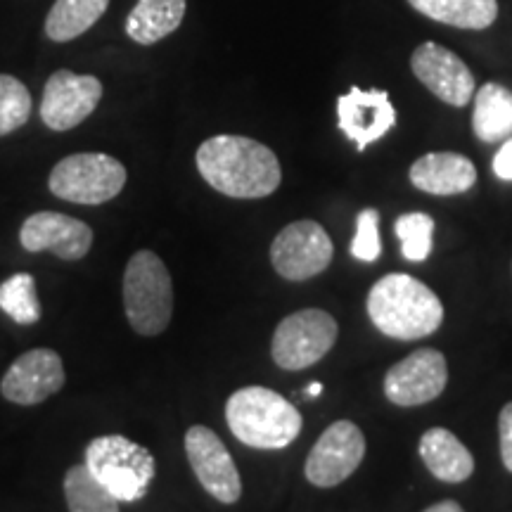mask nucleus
Listing matches in <instances>:
<instances>
[{"mask_svg": "<svg viewBox=\"0 0 512 512\" xmlns=\"http://www.w3.org/2000/svg\"><path fill=\"white\" fill-rule=\"evenodd\" d=\"M197 171L211 188L235 200H259L273 195L283 181L278 157L271 147L247 136H214L195 155Z\"/></svg>", "mask_w": 512, "mask_h": 512, "instance_id": "obj_1", "label": "nucleus"}, {"mask_svg": "<svg viewBox=\"0 0 512 512\" xmlns=\"http://www.w3.org/2000/svg\"><path fill=\"white\" fill-rule=\"evenodd\" d=\"M368 316L382 335L413 342L439 330L444 306L425 283L406 273H392L370 290Z\"/></svg>", "mask_w": 512, "mask_h": 512, "instance_id": "obj_2", "label": "nucleus"}, {"mask_svg": "<svg viewBox=\"0 0 512 512\" xmlns=\"http://www.w3.org/2000/svg\"><path fill=\"white\" fill-rule=\"evenodd\" d=\"M226 420L235 439L266 451L290 446L302 432L297 408L266 387L238 389L226 403Z\"/></svg>", "mask_w": 512, "mask_h": 512, "instance_id": "obj_3", "label": "nucleus"}, {"mask_svg": "<svg viewBox=\"0 0 512 512\" xmlns=\"http://www.w3.org/2000/svg\"><path fill=\"white\" fill-rule=\"evenodd\" d=\"M124 309L138 335L155 337L169 328L174 313V285L169 268L150 249H140L126 264Z\"/></svg>", "mask_w": 512, "mask_h": 512, "instance_id": "obj_4", "label": "nucleus"}, {"mask_svg": "<svg viewBox=\"0 0 512 512\" xmlns=\"http://www.w3.org/2000/svg\"><path fill=\"white\" fill-rule=\"evenodd\" d=\"M86 467L119 503H136L145 498L155 479L152 453L121 434L95 437L86 446Z\"/></svg>", "mask_w": 512, "mask_h": 512, "instance_id": "obj_5", "label": "nucleus"}, {"mask_svg": "<svg viewBox=\"0 0 512 512\" xmlns=\"http://www.w3.org/2000/svg\"><path fill=\"white\" fill-rule=\"evenodd\" d=\"M126 185V166L102 152H79L64 157L50 171L48 188L64 202L105 204L114 200Z\"/></svg>", "mask_w": 512, "mask_h": 512, "instance_id": "obj_6", "label": "nucleus"}, {"mask_svg": "<svg viewBox=\"0 0 512 512\" xmlns=\"http://www.w3.org/2000/svg\"><path fill=\"white\" fill-rule=\"evenodd\" d=\"M337 335V320L328 311L302 309L292 313L275 328L271 342L275 366L283 370L311 368L335 347Z\"/></svg>", "mask_w": 512, "mask_h": 512, "instance_id": "obj_7", "label": "nucleus"}, {"mask_svg": "<svg viewBox=\"0 0 512 512\" xmlns=\"http://www.w3.org/2000/svg\"><path fill=\"white\" fill-rule=\"evenodd\" d=\"M332 240L316 221H294L275 235L271 264L278 275L292 283L316 278L332 261Z\"/></svg>", "mask_w": 512, "mask_h": 512, "instance_id": "obj_8", "label": "nucleus"}, {"mask_svg": "<svg viewBox=\"0 0 512 512\" xmlns=\"http://www.w3.org/2000/svg\"><path fill=\"white\" fill-rule=\"evenodd\" d=\"M363 456H366V437L354 422H332L306 458V479L320 489H330L354 475Z\"/></svg>", "mask_w": 512, "mask_h": 512, "instance_id": "obj_9", "label": "nucleus"}, {"mask_svg": "<svg viewBox=\"0 0 512 512\" xmlns=\"http://www.w3.org/2000/svg\"><path fill=\"white\" fill-rule=\"evenodd\" d=\"M102 83L93 74H74L60 69L46 81L41 100V119L50 131L64 133L83 124L100 105Z\"/></svg>", "mask_w": 512, "mask_h": 512, "instance_id": "obj_10", "label": "nucleus"}, {"mask_svg": "<svg viewBox=\"0 0 512 512\" xmlns=\"http://www.w3.org/2000/svg\"><path fill=\"white\" fill-rule=\"evenodd\" d=\"M185 453H188L192 472L209 496L226 505L240 501V472L219 434L204 425L190 427L185 434Z\"/></svg>", "mask_w": 512, "mask_h": 512, "instance_id": "obj_11", "label": "nucleus"}, {"mask_svg": "<svg viewBox=\"0 0 512 512\" xmlns=\"http://www.w3.org/2000/svg\"><path fill=\"white\" fill-rule=\"evenodd\" d=\"M448 382L446 358L437 349H418L384 375V396L396 406H422L441 396Z\"/></svg>", "mask_w": 512, "mask_h": 512, "instance_id": "obj_12", "label": "nucleus"}, {"mask_svg": "<svg viewBox=\"0 0 512 512\" xmlns=\"http://www.w3.org/2000/svg\"><path fill=\"white\" fill-rule=\"evenodd\" d=\"M411 69L422 86L451 107H465L475 98V74L456 53L427 41L413 50Z\"/></svg>", "mask_w": 512, "mask_h": 512, "instance_id": "obj_13", "label": "nucleus"}, {"mask_svg": "<svg viewBox=\"0 0 512 512\" xmlns=\"http://www.w3.org/2000/svg\"><path fill=\"white\" fill-rule=\"evenodd\" d=\"M337 124L356 150L363 152L396 126V110L387 91L354 86L337 98Z\"/></svg>", "mask_w": 512, "mask_h": 512, "instance_id": "obj_14", "label": "nucleus"}, {"mask_svg": "<svg viewBox=\"0 0 512 512\" xmlns=\"http://www.w3.org/2000/svg\"><path fill=\"white\" fill-rule=\"evenodd\" d=\"M19 242L27 252H53L64 261H79L91 252L93 228L60 211H38L22 223Z\"/></svg>", "mask_w": 512, "mask_h": 512, "instance_id": "obj_15", "label": "nucleus"}, {"mask_svg": "<svg viewBox=\"0 0 512 512\" xmlns=\"http://www.w3.org/2000/svg\"><path fill=\"white\" fill-rule=\"evenodd\" d=\"M64 387L62 358L53 349H31L12 363L0 392L17 406H36Z\"/></svg>", "mask_w": 512, "mask_h": 512, "instance_id": "obj_16", "label": "nucleus"}, {"mask_svg": "<svg viewBox=\"0 0 512 512\" xmlns=\"http://www.w3.org/2000/svg\"><path fill=\"white\" fill-rule=\"evenodd\" d=\"M411 183L422 192L448 197L475 188L477 169L458 152H430L411 166Z\"/></svg>", "mask_w": 512, "mask_h": 512, "instance_id": "obj_17", "label": "nucleus"}, {"mask_svg": "<svg viewBox=\"0 0 512 512\" xmlns=\"http://www.w3.org/2000/svg\"><path fill=\"white\" fill-rule=\"evenodd\" d=\"M420 458L441 482L460 484L475 472V458L463 441L444 427H432L420 439Z\"/></svg>", "mask_w": 512, "mask_h": 512, "instance_id": "obj_18", "label": "nucleus"}, {"mask_svg": "<svg viewBox=\"0 0 512 512\" xmlns=\"http://www.w3.org/2000/svg\"><path fill=\"white\" fill-rule=\"evenodd\" d=\"M188 0H138L126 17V36L138 46H155L181 27Z\"/></svg>", "mask_w": 512, "mask_h": 512, "instance_id": "obj_19", "label": "nucleus"}, {"mask_svg": "<svg viewBox=\"0 0 512 512\" xmlns=\"http://www.w3.org/2000/svg\"><path fill=\"white\" fill-rule=\"evenodd\" d=\"M427 19L465 31H484L498 19V0H408Z\"/></svg>", "mask_w": 512, "mask_h": 512, "instance_id": "obj_20", "label": "nucleus"}, {"mask_svg": "<svg viewBox=\"0 0 512 512\" xmlns=\"http://www.w3.org/2000/svg\"><path fill=\"white\" fill-rule=\"evenodd\" d=\"M472 131L482 143H498L512 136V91L501 83H484L475 93Z\"/></svg>", "mask_w": 512, "mask_h": 512, "instance_id": "obj_21", "label": "nucleus"}, {"mask_svg": "<svg viewBox=\"0 0 512 512\" xmlns=\"http://www.w3.org/2000/svg\"><path fill=\"white\" fill-rule=\"evenodd\" d=\"M110 8V0H55L46 17V36L55 43L74 41L93 29Z\"/></svg>", "mask_w": 512, "mask_h": 512, "instance_id": "obj_22", "label": "nucleus"}, {"mask_svg": "<svg viewBox=\"0 0 512 512\" xmlns=\"http://www.w3.org/2000/svg\"><path fill=\"white\" fill-rule=\"evenodd\" d=\"M69 512H119V501L91 475L86 463L69 467L64 475Z\"/></svg>", "mask_w": 512, "mask_h": 512, "instance_id": "obj_23", "label": "nucleus"}, {"mask_svg": "<svg viewBox=\"0 0 512 512\" xmlns=\"http://www.w3.org/2000/svg\"><path fill=\"white\" fill-rule=\"evenodd\" d=\"M0 309L19 325L38 323L41 302H38L34 275L15 273L5 283H0Z\"/></svg>", "mask_w": 512, "mask_h": 512, "instance_id": "obj_24", "label": "nucleus"}, {"mask_svg": "<svg viewBox=\"0 0 512 512\" xmlns=\"http://www.w3.org/2000/svg\"><path fill=\"white\" fill-rule=\"evenodd\" d=\"M396 238L401 240V252L408 261L420 264L432 252V238H434V219L430 214L422 211H411L403 214L394 223Z\"/></svg>", "mask_w": 512, "mask_h": 512, "instance_id": "obj_25", "label": "nucleus"}, {"mask_svg": "<svg viewBox=\"0 0 512 512\" xmlns=\"http://www.w3.org/2000/svg\"><path fill=\"white\" fill-rule=\"evenodd\" d=\"M31 117V93L22 81L0 74V138L17 131Z\"/></svg>", "mask_w": 512, "mask_h": 512, "instance_id": "obj_26", "label": "nucleus"}, {"mask_svg": "<svg viewBox=\"0 0 512 512\" xmlns=\"http://www.w3.org/2000/svg\"><path fill=\"white\" fill-rule=\"evenodd\" d=\"M382 240H380V211L368 207L356 216V235L351 240V256L358 261H373L380 259Z\"/></svg>", "mask_w": 512, "mask_h": 512, "instance_id": "obj_27", "label": "nucleus"}, {"mask_svg": "<svg viewBox=\"0 0 512 512\" xmlns=\"http://www.w3.org/2000/svg\"><path fill=\"white\" fill-rule=\"evenodd\" d=\"M498 434H501V458L505 470L512 472V401L505 403L498 415Z\"/></svg>", "mask_w": 512, "mask_h": 512, "instance_id": "obj_28", "label": "nucleus"}, {"mask_svg": "<svg viewBox=\"0 0 512 512\" xmlns=\"http://www.w3.org/2000/svg\"><path fill=\"white\" fill-rule=\"evenodd\" d=\"M494 174L501 178V181H512V138L505 140L501 150L496 152L494 157Z\"/></svg>", "mask_w": 512, "mask_h": 512, "instance_id": "obj_29", "label": "nucleus"}, {"mask_svg": "<svg viewBox=\"0 0 512 512\" xmlns=\"http://www.w3.org/2000/svg\"><path fill=\"white\" fill-rule=\"evenodd\" d=\"M425 512H465L463 508L456 501H441L437 505H432V508H427Z\"/></svg>", "mask_w": 512, "mask_h": 512, "instance_id": "obj_30", "label": "nucleus"}, {"mask_svg": "<svg viewBox=\"0 0 512 512\" xmlns=\"http://www.w3.org/2000/svg\"><path fill=\"white\" fill-rule=\"evenodd\" d=\"M320 394H323V384L320 382H311L309 387H306V396H311V399H316Z\"/></svg>", "mask_w": 512, "mask_h": 512, "instance_id": "obj_31", "label": "nucleus"}]
</instances>
